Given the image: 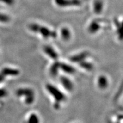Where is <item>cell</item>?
<instances>
[{"label":"cell","mask_w":123,"mask_h":123,"mask_svg":"<svg viewBox=\"0 0 123 123\" xmlns=\"http://www.w3.org/2000/svg\"><path fill=\"white\" fill-rule=\"evenodd\" d=\"M29 28L31 31L34 33L39 34L44 39H48L50 38H55L56 37V33L55 31L38 24H33L29 25Z\"/></svg>","instance_id":"1"},{"label":"cell","mask_w":123,"mask_h":123,"mask_svg":"<svg viewBox=\"0 0 123 123\" xmlns=\"http://www.w3.org/2000/svg\"><path fill=\"white\" fill-rule=\"evenodd\" d=\"M46 89L51 95L55 98L57 102H61L65 100V96L57 88L51 84H47Z\"/></svg>","instance_id":"2"},{"label":"cell","mask_w":123,"mask_h":123,"mask_svg":"<svg viewBox=\"0 0 123 123\" xmlns=\"http://www.w3.org/2000/svg\"><path fill=\"white\" fill-rule=\"evenodd\" d=\"M55 3L60 7H77L81 4L80 0H55Z\"/></svg>","instance_id":"3"},{"label":"cell","mask_w":123,"mask_h":123,"mask_svg":"<svg viewBox=\"0 0 123 123\" xmlns=\"http://www.w3.org/2000/svg\"><path fill=\"white\" fill-rule=\"evenodd\" d=\"M101 28L100 21L98 19H94L92 21L88 27V31L90 34H93L98 33Z\"/></svg>","instance_id":"4"},{"label":"cell","mask_w":123,"mask_h":123,"mask_svg":"<svg viewBox=\"0 0 123 123\" xmlns=\"http://www.w3.org/2000/svg\"><path fill=\"white\" fill-rule=\"evenodd\" d=\"M43 51L45 54L48 55L49 57L52 58L53 59L56 60L58 59V55L53 47L50 45H46L43 47Z\"/></svg>","instance_id":"5"},{"label":"cell","mask_w":123,"mask_h":123,"mask_svg":"<svg viewBox=\"0 0 123 123\" xmlns=\"http://www.w3.org/2000/svg\"><path fill=\"white\" fill-rule=\"evenodd\" d=\"M104 9V3L102 0H95L93 4V12L96 14L102 13Z\"/></svg>","instance_id":"6"},{"label":"cell","mask_w":123,"mask_h":123,"mask_svg":"<svg viewBox=\"0 0 123 123\" xmlns=\"http://www.w3.org/2000/svg\"><path fill=\"white\" fill-rule=\"evenodd\" d=\"M88 56V52H83V53H81L79 54H77L76 55H74V56H72L71 58H70V61L73 62L74 63H80L81 62L83 61L86 58H87Z\"/></svg>","instance_id":"7"},{"label":"cell","mask_w":123,"mask_h":123,"mask_svg":"<svg viewBox=\"0 0 123 123\" xmlns=\"http://www.w3.org/2000/svg\"><path fill=\"white\" fill-rule=\"evenodd\" d=\"M61 81L63 86L66 90L70 91L73 90V84L70 79L66 78V77L62 76L61 78Z\"/></svg>","instance_id":"8"},{"label":"cell","mask_w":123,"mask_h":123,"mask_svg":"<svg viewBox=\"0 0 123 123\" xmlns=\"http://www.w3.org/2000/svg\"><path fill=\"white\" fill-rule=\"evenodd\" d=\"M17 95L19 96H25L26 98L31 95H34L33 91L29 88H20L17 91Z\"/></svg>","instance_id":"9"},{"label":"cell","mask_w":123,"mask_h":123,"mask_svg":"<svg viewBox=\"0 0 123 123\" xmlns=\"http://www.w3.org/2000/svg\"><path fill=\"white\" fill-rule=\"evenodd\" d=\"M61 37L64 41H68L71 37V33L68 27H63L61 30Z\"/></svg>","instance_id":"10"},{"label":"cell","mask_w":123,"mask_h":123,"mask_svg":"<svg viewBox=\"0 0 123 123\" xmlns=\"http://www.w3.org/2000/svg\"><path fill=\"white\" fill-rule=\"evenodd\" d=\"M60 68L64 72L69 74H73L75 72V70L74 67L66 63L60 64Z\"/></svg>","instance_id":"11"},{"label":"cell","mask_w":123,"mask_h":123,"mask_svg":"<svg viewBox=\"0 0 123 123\" xmlns=\"http://www.w3.org/2000/svg\"><path fill=\"white\" fill-rule=\"evenodd\" d=\"M98 86L101 89H105L108 86V80L106 77L101 76L98 79Z\"/></svg>","instance_id":"12"},{"label":"cell","mask_w":123,"mask_h":123,"mask_svg":"<svg viewBox=\"0 0 123 123\" xmlns=\"http://www.w3.org/2000/svg\"><path fill=\"white\" fill-rule=\"evenodd\" d=\"M60 64H61V63L57 62H56L54 63L51 66V67L50 72L51 75L53 76H55L58 74V70H59V69L60 68Z\"/></svg>","instance_id":"13"},{"label":"cell","mask_w":123,"mask_h":123,"mask_svg":"<svg viewBox=\"0 0 123 123\" xmlns=\"http://www.w3.org/2000/svg\"><path fill=\"white\" fill-rule=\"evenodd\" d=\"M80 66H81L82 68L85 69L86 70L88 71H91L93 69V66L92 63H91L90 62H87L85 61H82L80 63Z\"/></svg>","instance_id":"14"},{"label":"cell","mask_w":123,"mask_h":123,"mask_svg":"<svg viewBox=\"0 0 123 123\" xmlns=\"http://www.w3.org/2000/svg\"><path fill=\"white\" fill-rule=\"evenodd\" d=\"M39 118L37 115L33 113L30 115L28 120V123H39Z\"/></svg>","instance_id":"15"},{"label":"cell","mask_w":123,"mask_h":123,"mask_svg":"<svg viewBox=\"0 0 123 123\" xmlns=\"http://www.w3.org/2000/svg\"><path fill=\"white\" fill-rule=\"evenodd\" d=\"M34 100V95H31L26 98L25 102L27 104H31L33 103Z\"/></svg>","instance_id":"16"},{"label":"cell","mask_w":123,"mask_h":123,"mask_svg":"<svg viewBox=\"0 0 123 123\" xmlns=\"http://www.w3.org/2000/svg\"><path fill=\"white\" fill-rule=\"evenodd\" d=\"M9 20V17L5 14H3L2 13H0V22H8Z\"/></svg>","instance_id":"17"}]
</instances>
